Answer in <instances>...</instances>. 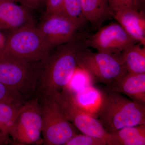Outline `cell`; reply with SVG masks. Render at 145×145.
Listing matches in <instances>:
<instances>
[{
    "label": "cell",
    "mask_w": 145,
    "mask_h": 145,
    "mask_svg": "<svg viewBox=\"0 0 145 145\" xmlns=\"http://www.w3.org/2000/svg\"><path fill=\"white\" fill-rule=\"evenodd\" d=\"M87 36L54 48L41 62L36 96H51L67 86L78 68V54L88 48Z\"/></svg>",
    "instance_id": "6da1fadb"
},
{
    "label": "cell",
    "mask_w": 145,
    "mask_h": 145,
    "mask_svg": "<svg viewBox=\"0 0 145 145\" xmlns=\"http://www.w3.org/2000/svg\"><path fill=\"white\" fill-rule=\"evenodd\" d=\"M102 93L97 118L108 132L145 124V106L109 89Z\"/></svg>",
    "instance_id": "7a4b0ae2"
},
{
    "label": "cell",
    "mask_w": 145,
    "mask_h": 145,
    "mask_svg": "<svg viewBox=\"0 0 145 145\" xmlns=\"http://www.w3.org/2000/svg\"><path fill=\"white\" fill-rule=\"evenodd\" d=\"M9 32L0 60L40 62L52 49L35 24Z\"/></svg>",
    "instance_id": "3957f363"
},
{
    "label": "cell",
    "mask_w": 145,
    "mask_h": 145,
    "mask_svg": "<svg viewBox=\"0 0 145 145\" xmlns=\"http://www.w3.org/2000/svg\"><path fill=\"white\" fill-rule=\"evenodd\" d=\"M39 100L43 145H65L78 134V130L67 119L52 96L39 98Z\"/></svg>",
    "instance_id": "277c9868"
},
{
    "label": "cell",
    "mask_w": 145,
    "mask_h": 145,
    "mask_svg": "<svg viewBox=\"0 0 145 145\" xmlns=\"http://www.w3.org/2000/svg\"><path fill=\"white\" fill-rule=\"evenodd\" d=\"M41 110L35 96L21 107L8 133L15 145H43Z\"/></svg>",
    "instance_id": "5b68a950"
},
{
    "label": "cell",
    "mask_w": 145,
    "mask_h": 145,
    "mask_svg": "<svg viewBox=\"0 0 145 145\" xmlns=\"http://www.w3.org/2000/svg\"><path fill=\"white\" fill-rule=\"evenodd\" d=\"M40 63L0 60V83L26 100L33 98L36 96Z\"/></svg>",
    "instance_id": "8992f818"
},
{
    "label": "cell",
    "mask_w": 145,
    "mask_h": 145,
    "mask_svg": "<svg viewBox=\"0 0 145 145\" xmlns=\"http://www.w3.org/2000/svg\"><path fill=\"white\" fill-rule=\"evenodd\" d=\"M78 67L108 87L127 72L121 60L120 54L95 53L88 48L78 54Z\"/></svg>",
    "instance_id": "52a82bcc"
},
{
    "label": "cell",
    "mask_w": 145,
    "mask_h": 145,
    "mask_svg": "<svg viewBox=\"0 0 145 145\" xmlns=\"http://www.w3.org/2000/svg\"><path fill=\"white\" fill-rule=\"evenodd\" d=\"M52 96L57 102L67 119L78 131L84 134L106 139L108 132L98 118L79 106L68 91L64 89Z\"/></svg>",
    "instance_id": "ba28073f"
},
{
    "label": "cell",
    "mask_w": 145,
    "mask_h": 145,
    "mask_svg": "<svg viewBox=\"0 0 145 145\" xmlns=\"http://www.w3.org/2000/svg\"><path fill=\"white\" fill-rule=\"evenodd\" d=\"M37 27L52 49L86 35L62 13L45 14Z\"/></svg>",
    "instance_id": "9c48e42d"
},
{
    "label": "cell",
    "mask_w": 145,
    "mask_h": 145,
    "mask_svg": "<svg viewBox=\"0 0 145 145\" xmlns=\"http://www.w3.org/2000/svg\"><path fill=\"white\" fill-rule=\"evenodd\" d=\"M86 42L88 48L111 54H120L138 43L117 22L101 26L94 34L88 35Z\"/></svg>",
    "instance_id": "30bf717a"
},
{
    "label": "cell",
    "mask_w": 145,
    "mask_h": 145,
    "mask_svg": "<svg viewBox=\"0 0 145 145\" xmlns=\"http://www.w3.org/2000/svg\"><path fill=\"white\" fill-rule=\"evenodd\" d=\"M31 10L14 0H0V30L13 31L35 24Z\"/></svg>",
    "instance_id": "8fae6325"
},
{
    "label": "cell",
    "mask_w": 145,
    "mask_h": 145,
    "mask_svg": "<svg viewBox=\"0 0 145 145\" xmlns=\"http://www.w3.org/2000/svg\"><path fill=\"white\" fill-rule=\"evenodd\" d=\"M108 89L121 93L145 106V73L127 72L113 82Z\"/></svg>",
    "instance_id": "7c38bea8"
},
{
    "label": "cell",
    "mask_w": 145,
    "mask_h": 145,
    "mask_svg": "<svg viewBox=\"0 0 145 145\" xmlns=\"http://www.w3.org/2000/svg\"><path fill=\"white\" fill-rule=\"evenodd\" d=\"M113 18L133 39L145 46L144 11L125 8L114 12Z\"/></svg>",
    "instance_id": "4fadbf2b"
},
{
    "label": "cell",
    "mask_w": 145,
    "mask_h": 145,
    "mask_svg": "<svg viewBox=\"0 0 145 145\" xmlns=\"http://www.w3.org/2000/svg\"><path fill=\"white\" fill-rule=\"evenodd\" d=\"M84 16L93 30L113 18L108 0H81Z\"/></svg>",
    "instance_id": "5bb4252c"
},
{
    "label": "cell",
    "mask_w": 145,
    "mask_h": 145,
    "mask_svg": "<svg viewBox=\"0 0 145 145\" xmlns=\"http://www.w3.org/2000/svg\"><path fill=\"white\" fill-rule=\"evenodd\" d=\"M107 145H145V124L108 132Z\"/></svg>",
    "instance_id": "9a60e30c"
},
{
    "label": "cell",
    "mask_w": 145,
    "mask_h": 145,
    "mask_svg": "<svg viewBox=\"0 0 145 145\" xmlns=\"http://www.w3.org/2000/svg\"><path fill=\"white\" fill-rule=\"evenodd\" d=\"M68 91L79 106L97 118V113L103 97L102 91L92 85L75 92Z\"/></svg>",
    "instance_id": "2e32d148"
},
{
    "label": "cell",
    "mask_w": 145,
    "mask_h": 145,
    "mask_svg": "<svg viewBox=\"0 0 145 145\" xmlns=\"http://www.w3.org/2000/svg\"><path fill=\"white\" fill-rule=\"evenodd\" d=\"M120 57L127 72L145 73V46L133 45L120 53Z\"/></svg>",
    "instance_id": "e0dca14e"
},
{
    "label": "cell",
    "mask_w": 145,
    "mask_h": 145,
    "mask_svg": "<svg viewBox=\"0 0 145 145\" xmlns=\"http://www.w3.org/2000/svg\"><path fill=\"white\" fill-rule=\"evenodd\" d=\"M22 105L0 103V131L3 134L9 136L10 128Z\"/></svg>",
    "instance_id": "ac0fdd59"
},
{
    "label": "cell",
    "mask_w": 145,
    "mask_h": 145,
    "mask_svg": "<svg viewBox=\"0 0 145 145\" xmlns=\"http://www.w3.org/2000/svg\"><path fill=\"white\" fill-rule=\"evenodd\" d=\"M62 13L83 29L88 24L83 13L81 0H63Z\"/></svg>",
    "instance_id": "d6986e66"
},
{
    "label": "cell",
    "mask_w": 145,
    "mask_h": 145,
    "mask_svg": "<svg viewBox=\"0 0 145 145\" xmlns=\"http://www.w3.org/2000/svg\"><path fill=\"white\" fill-rule=\"evenodd\" d=\"M65 145H107L106 139L88 134H77Z\"/></svg>",
    "instance_id": "ffe728a7"
},
{
    "label": "cell",
    "mask_w": 145,
    "mask_h": 145,
    "mask_svg": "<svg viewBox=\"0 0 145 145\" xmlns=\"http://www.w3.org/2000/svg\"><path fill=\"white\" fill-rule=\"evenodd\" d=\"M112 13L125 8L144 11L145 0H108Z\"/></svg>",
    "instance_id": "44dd1931"
},
{
    "label": "cell",
    "mask_w": 145,
    "mask_h": 145,
    "mask_svg": "<svg viewBox=\"0 0 145 145\" xmlns=\"http://www.w3.org/2000/svg\"><path fill=\"white\" fill-rule=\"evenodd\" d=\"M27 101L16 91L0 83V103L22 105Z\"/></svg>",
    "instance_id": "7402d4cb"
},
{
    "label": "cell",
    "mask_w": 145,
    "mask_h": 145,
    "mask_svg": "<svg viewBox=\"0 0 145 145\" xmlns=\"http://www.w3.org/2000/svg\"><path fill=\"white\" fill-rule=\"evenodd\" d=\"M63 0H45L46 12L45 14L62 13Z\"/></svg>",
    "instance_id": "603a6c76"
},
{
    "label": "cell",
    "mask_w": 145,
    "mask_h": 145,
    "mask_svg": "<svg viewBox=\"0 0 145 145\" xmlns=\"http://www.w3.org/2000/svg\"><path fill=\"white\" fill-rule=\"evenodd\" d=\"M17 3L31 10L36 9L40 7L43 3L45 0H14Z\"/></svg>",
    "instance_id": "cb8c5ba5"
},
{
    "label": "cell",
    "mask_w": 145,
    "mask_h": 145,
    "mask_svg": "<svg viewBox=\"0 0 145 145\" xmlns=\"http://www.w3.org/2000/svg\"><path fill=\"white\" fill-rule=\"evenodd\" d=\"M15 145L9 136L6 135L0 131V145Z\"/></svg>",
    "instance_id": "d4e9b609"
},
{
    "label": "cell",
    "mask_w": 145,
    "mask_h": 145,
    "mask_svg": "<svg viewBox=\"0 0 145 145\" xmlns=\"http://www.w3.org/2000/svg\"><path fill=\"white\" fill-rule=\"evenodd\" d=\"M6 36L0 30V54L1 53L5 45Z\"/></svg>",
    "instance_id": "484cf974"
}]
</instances>
